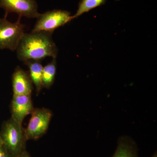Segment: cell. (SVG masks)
I'll return each instance as SVG.
<instances>
[{
	"label": "cell",
	"instance_id": "6da1fadb",
	"mask_svg": "<svg viewBox=\"0 0 157 157\" xmlns=\"http://www.w3.org/2000/svg\"><path fill=\"white\" fill-rule=\"evenodd\" d=\"M52 34L45 32L25 33L16 49L18 59L25 62L40 61L47 57L56 58L58 48Z\"/></svg>",
	"mask_w": 157,
	"mask_h": 157
},
{
	"label": "cell",
	"instance_id": "7a4b0ae2",
	"mask_svg": "<svg viewBox=\"0 0 157 157\" xmlns=\"http://www.w3.org/2000/svg\"><path fill=\"white\" fill-rule=\"evenodd\" d=\"M21 17L16 22L11 23L7 17L0 19V49L16 50L25 34V25L21 22Z\"/></svg>",
	"mask_w": 157,
	"mask_h": 157
},
{
	"label": "cell",
	"instance_id": "3957f363",
	"mask_svg": "<svg viewBox=\"0 0 157 157\" xmlns=\"http://www.w3.org/2000/svg\"><path fill=\"white\" fill-rule=\"evenodd\" d=\"M69 11L54 10L40 14L32 32H45L53 33L56 29L73 19Z\"/></svg>",
	"mask_w": 157,
	"mask_h": 157
},
{
	"label": "cell",
	"instance_id": "277c9868",
	"mask_svg": "<svg viewBox=\"0 0 157 157\" xmlns=\"http://www.w3.org/2000/svg\"><path fill=\"white\" fill-rule=\"evenodd\" d=\"M52 113L49 109L42 108L33 110L27 128L24 132L27 139H37L47 131Z\"/></svg>",
	"mask_w": 157,
	"mask_h": 157
},
{
	"label": "cell",
	"instance_id": "5b68a950",
	"mask_svg": "<svg viewBox=\"0 0 157 157\" xmlns=\"http://www.w3.org/2000/svg\"><path fill=\"white\" fill-rule=\"evenodd\" d=\"M0 8L6 11L5 17L10 13H15L19 17L38 18L41 14L35 0H0Z\"/></svg>",
	"mask_w": 157,
	"mask_h": 157
},
{
	"label": "cell",
	"instance_id": "8992f818",
	"mask_svg": "<svg viewBox=\"0 0 157 157\" xmlns=\"http://www.w3.org/2000/svg\"><path fill=\"white\" fill-rule=\"evenodd\" d=\"M24 135L22 125L11 117L5 125L2 138L7 148L13 154L16 155L20 151L22 146Z\"/></svg>",
	"mask_w": 157,
	"mask_h": 157
},
{
	"label": "cell",
	"instance_id": "52a82bcc",
	"mask_svg": "<svg viewBox=\"0 0 157 157\" xmlns=\"http://www.w3.org/2000/svg\"><path fill=\"white\" fill-rule=\"evenodd\" d=\"M31 94L13 96L12 101V118L22 125L25 117L33 111Z\"/></svg>",
	"mask_w": 157,
	"mask_h": 157
},
{
	"label": "cell",
	"instance_id": "ba28073f",
	"mask_svg": "<svg viewBox=\"0 0 157 157\" xmlns=\"http://www.w3.org/2000/svg\"><path fill=\"white\" fill-rule=\"evenodd\" d=\"M12 86L14 95L31 94L33 82L27 72L17 67L12 76Z\"/></svg>",
	"mask_w": 157,
	"mask_h": 157
},
{
	"label": "cell",
	"instance_id": "9c48e42d",
	"mask_svg": "<svg viewBox=\"0 0 157 157\" xmlns=\"http://www.w3.org/2000/svg\"><path fill=\"white\" fill-rule=\"evenodd\" d=\"M111 157H139L137 144L129 136L120 137L115 152Z\"/></svg>",
	"mask_w": 157,
	"mask_h": 157
},
{
	"label": "cell",
	"instance_id": "30bf717a",
	"mask_svg": "<svg viewBox=\"0 0 157 157\" xmlns=\"http://www.w3.org/2000/svg\"><path fill=\"white\" fill-rule=\"evenodd\" d=\"M29 70V76L32 82L35 85L37 92H39L42 86V77L43 67L40 61L29 60L24 62Z\"/></svg>",
	"mask_w": 157,
	"mask_h": 157
},
{
	"label": "cell",
	"instance_id": "8fae6325",
	"mask_svg": "<svg viewBox=\"0 0 157 157\" xmlns=\"http://www.w3.org/2000/svg\"><path fill=\"white\" fill-rule=\"evenodd\" d=\"M56 71V58H53L51 62L43 67L42 71V86L49 88L54 81Z\"/></svg>",
	"mask_w": 157,
	"mask_h": 157
},
{
	"label": "cell",
	"instance_id": "7c38bea8",
	"mask_svg": "<svg viewBox=\"0 0 157 157\" xmlns=\"http://www.w3.org/2000/svg\"><path fill=\"white\" fill-rule=\"evenodd\" d=\"M105 2V0H82L78 5V9L76 14L73 16V19L103 5Z\"/></svg>",
	"mask_w": 157,
	"mask_h": 157
},
{
	"label": "cell",
	"instance_id": "4fadbf2b",
	"mask_svg": "<svg viewBox=\"0 0 157 157\" xmlns=\"http://www.w3.org/2000/svg\"><path fill=\"white\" fill-rule=\"evenodd\" d=\"M0 157H9L2 149L0 147Z\"/></svg>",
	"mask_w": 157,
	"mask_h": 157
},
{
	"label": "cell",
	"instance_id": "5bb4252c",
	"mask_svg": "<svg viewBox=\"0 0 157 157\" xmlns=\"http://www.w3.org/2000/svg\"><path fill=\"white\" fill-rule=\"evenodd\" d=\"M3 143L2 139V137L0 136V147L2 146V144Z\"/></svg>",
	"mask_w": 157,
	"mask_h": 157
},
{
	"label": "cell",
	"instance_id": "9a60e30c",
	"mask_svg": "<svg viewBox=\"0 0 157 157\" xmlns=\"http://www.w3.org/2000/svg\"><path fill=\"white\" fill-rule=\"evenodd\" d=\"M151 157H157V151L155 152L154 154Z\"/></svg>",
	"mask_w": 157,
	"mask_h": 157
},
{
	"label": "cell",
	"instance_id": "2e32d148",
	"mask_svg": "<svg viewBox=\"0 0 157 157\" xmlns=\"http://www.w3.org/2000/svg\"><path fill=\"white\" fill-rule=\"evenodd\" d=\"M26 157V156H23V157Z\"/></svg>",
	"mask_w": 157,
	"mask_h": 157
}]
</instances>
